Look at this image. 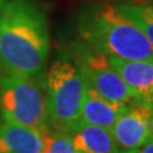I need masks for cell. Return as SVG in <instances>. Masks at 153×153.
I'll use <instances>...</instances> for the list:
<instances>
[{"label": "cell", "mask_w": 153, "mask_h": 153, "mask_svg": "<svg viewBox=\"0 0 153 153\" xmlns=\"http://www.w3.org/2000/svg\"><path fill=\"white\" fill-rule=\"evenodd\" d=\"M5 1H7V0H0V16H1L3 8H4V5H5Z\"/></svg>", "instance_id": "9a60e30c"}, {"label": "cell", "mask_w": 153, "mask_h": 153, "mask_svg": "<svg viewBox=\"0 0 153 153\" xmlns=\"http://www.w3.org/2000/svg\"><path fill=\"white\" fill-rule=\"evenodd\" d=\"M44 131L19 125L1 117L0 153H42Z\"/></svg>", "instance_id": "ba28073f"}, {"label": "cell", "mask_w": 153, "mask_h": 153, "mask_svg": "<svg viewBox=\"0 0 153 153\" xmlns=\"http://www.w3.org/2000/svg\"><path fill=\"white\" fill-rule=\"evenodd\" d=\"M112 3L139 28L153 47V0H114Z\"/></svg>", "instance_id": "8fae6325"}, {"label": "cell", "mask_w": 153, "mask_h": 153, "mask_svg": "<svg viewBox=\"0 0 153 153\" xmlns=\"http://www.w3.org/2000/svg\"><path fill=\"white\" fill-rule=\"evenodd\" d=\"M151 139H153V108H152V115H151Z\"/></svg>", "instance_id": "5bb4252c"}, {"label": "cell", "mask_w": 153, "mask_h": 153, "mask_svg": "<svg viewBox=\"0 0 153 153\" xmlns=\"http://www.w3.org/2000/svg\"><path fill=\"white\" fill-rule=\"evenodd\" d=\"M152 108L147 103L134 101L114 123L110 131L121 151L134 149L151 140Z\"/></svg>", "instance_id": "8992f818"}, {"label": "cell", "mask_w": 153, "mask_h": 153, "mask_svg": "<svg viewBox=\"0 0 153 153\" xmlns=\"http://www.w3.org/2000/svg\"><path fill=\"white\" fill-rule=\"evenodd\" d=\"M79 38L102 54L123 60L153 59V47L134 23L107 0H89L78 9Z\"/></svg>", "instance_id": "7a4b0ae2"}, {"label": "cell", "mask_w": 153, "mask_h": 153, "mask_svg": "<svg viewBox=\"0 0 153 153\" xmlns=\"http://www.w3.org/2000/svg\"><path fill=\"white\" fill-rule=\"evenodd\" d=\"M128 106L129 103L111 101V100L102 97L93 88L87 85L82 110H80V121L110 130L114 123L125 111Z\"/></svg>", "instance_id": "9c48e42d"}, {"label": "cell", "mask_w": 153, "mask_h": 153, "mask_svg": "<svg viewBox=\"0 0 153 153\" xmlns=\"http://www.w3.org/2000/svg\"><path fill=\"white\" fill-rule=\"evenodd\" d=\"M78 153H119L120 148L115 143L108 129L79 121L66 133Z\"/></svg>", "instance_id": "30bf717a"}, {"label": "cell", "mask_w": 153, "mask_h": 153, "mask_svg": "<svg viewBox=\"0 0 153 153\" xmlns=\"http://www.w3.org/2000/svg\"><path fill=\"white\" fill-rule=\"evenodd\" d=\"M1 117L44 131L49 128L45 92L36 78L4 73L0 76Z\"/></svg>", "instance_id": "277c9868"}, {"label": "cell", "mask_w": 153, "mask_h": 153, "mask_svg": "<svg viewBox=\"0 0 153 153\" xmlns=\"http://www.w3.org/2000/svg\"><path fill=\"white\" fill-rule=\"evenodd\" d=\"M68 54L79 66L87 85L98 94L117 102L130 103L135 101L134 92L112 68L107 55L82 40L71 42Z\"/></svg>", "instance_id": "5b68a950"}, {"label": "cell", "mask_w": 153, "mask_h": 153, "mask_svg": "<svg viewBox=\"0 0 153 153\" xmlns=\"http://www.w3.org/2000/svg\"><path fill=\"white\" fill-rule=\"evenodd\" d=\"M108 60L134 92L135 101L153 107V59L123 60L108 56Z\"/></svg>", "instance_id": "52a82bcc"}, {"label": "cell", "mask_w": 153, "mask_h": 153, "mask_svg": "<svg viewBox=\"0 0 153 153\" xmlns=\"http://www.w3.org/2000/svg\"><path fill=\"white\" fill-rule=\"evenodd\" d=\"M50 54V32L40 0H7L0 16V69L38 78Z\"/></svg>", "instance_id": "6da1fadb"}, {"label": "cell", "mask_w": 153, "mask_h": 153, "mask_svg": "<svg viewBox=\"0 0 153 153\" xmlns=\"http://www.w3.org/2000/svg\"><path fill=\"white\" fill-rule=\"evenodd\" d=\"M119 153H153V139L148 140L143 146L134 148V149H129V151H121L120 149Z\"/></svg>", "instance_id": "4fadbf2b"}, {"label": "cell", "mask_w": 153, "mask_h": 153, "mask_svg": "<svg viewBox=\"0 0 153 153\" xmlns=\"http://www.w3.org/2000/svg\"><path fill=\"white\" fill-rule=\"evenodd\" d=\"M49 124L54 130L69 133L80 121L87 82L68 52L50 64L45 75Z\"/></svg>", "instance_id": "3957f363"}, {"label": "cell", "mask_w": 153, "mask_h": 153, "mask_svg": "<svg viewBox=\"0 0 153 153\" xmlns=\"http://www.w3.org/2000/svg\"><path fill=\"white\" fill-rule=\"evenodd\" d=\"M44 135V149L42 153H78L73 147L69 135L64 131L50 130L49 128L42 133Z\"/></svg>", "instance_id": "7c38bea8"}]
</instances>
